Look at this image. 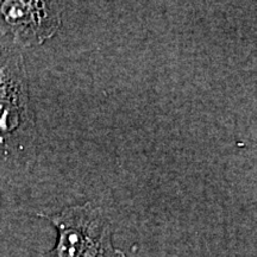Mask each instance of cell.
<instances>
[{
    "mask_svg": "<svg viewBox=\"0 0 257 257\" xmlns=\"http://www.w3.org/2000/svg\"><path fill=\"white\" fill-rule=\"evenodd\" d=\"M35 115L21 49L0 42V156L11 157L32 147Z\"/></svg>",
    "mask_w": 257,
    "mask_h": 257,
    "instance_id": "6da1fadb",
    "label": "cell"
},
{
    "mask_svg": "<svg viewBox=\"0 0 257 257\" xmlns=\"http://www.w3.org/2000/svg\"><path fill=\"white\" fill-rule=\"evenodd\" d=\"M37 216L50 221L57 231L55 245L44 257H127L113 245L110 218L92 202Z\"/></svg>",
    "mask_w": 257,
    "mask_h": 257,
    "instance_id": "7a4b0ae2",
    "label": "cell"
},
{
    "mask_svg": "<svg viewBox=\"0 0 257 257\" xmlns=\"http://www.w3.org/2000/svg\"><path fill=\"white\" fill-rule=\"evenodd\" d=\"M61 12L57 2H0V42L17 49L40 46L60 29Z\"/></svg>",
    "mask_w": 257,
    "mask_h": 257,
    "instance_id": "3957f363",
    "label": "cell"
}]
</instances>
